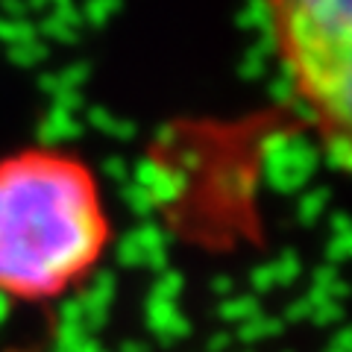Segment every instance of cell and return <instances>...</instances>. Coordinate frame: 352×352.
<instances>
[{
	"instance_id": "1",
	"label": "cell",
	"mask_w": 352,
	"mask_h": 352,
	"mask_svg": "<svg viewBox=\"0 0 352 352\" xmlns=\"http://www.w3.org/2000/svg\"><path fill=\"white\" fill-rule=\"evenodd\" d=\"M112 241L97 170L59 147L0 156V294L56 302L91 276Z\"/></svg>"
},
{
	"instance_id": "2",
	"label": "cell",
	"mask_w": 352,
	"mask_h": 352,
	"mask_svg": "<svg viewBox=\"0 0 352 352\" xmlns=\"http://www.w3.org/2000/svg\"><path fill=\"white\" fill-rule=\"evenodd\" d=\"M264 15L305 120L352 173V0H279Z\"/></svg>"
}]
</instances>
